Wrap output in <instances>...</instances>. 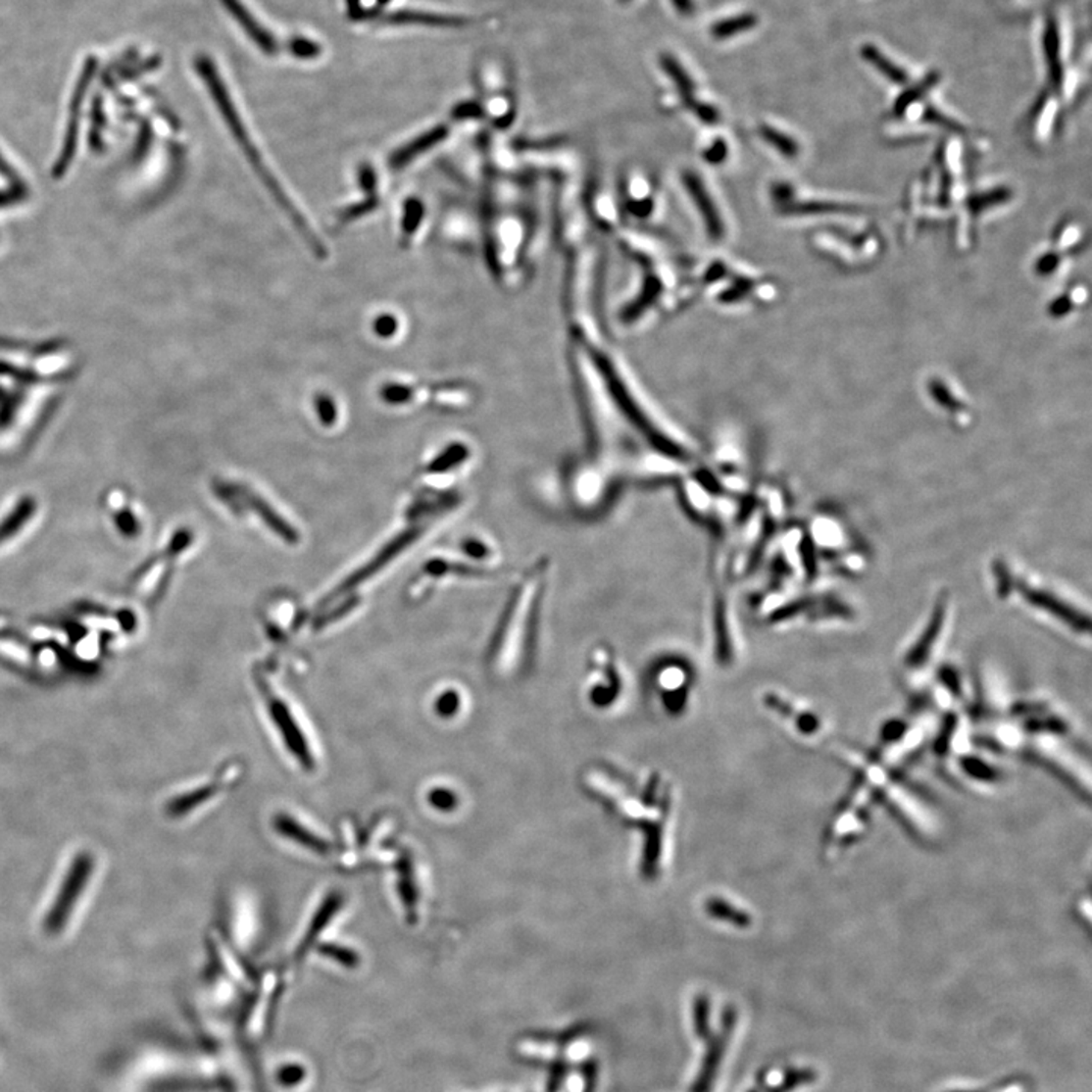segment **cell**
Segmentation results:
<instances>
[{
    "label": "cell",
    "mask_w": 1092,
    "mask_h": 1092,
    "mask_svg": "<svg viewBox=\"0 0 1092 1092\" xmlns=\"http://www.w3.org/2000/svg\"><path fill=\"white\" fill-rule=\"evenodd\" d=\"M550 575V560L539 559L523 571L513 590L500 630L496 633L495 661L512 665L525 659L536 630L537 615Z\"/></svg>",
    "instance_id": "6da1fadb"
},
{
    "label": "cell",
    "mask_w": 1092,
    "mask_h": 1092,
    "mask_svg": "<svg viewBox=\"0 0 1092 1092\" xmlns=\"http://www.w3.org/2000/svg\"><path fill=\"white\" fill-rule=\"evenodd\" d=\"M734 1024H736V1011L731 1008L725 1009L720 1032L715 1038H709L711 1042L706 1049L703 1066H701L700 1072H698L697 1079L690 1088V1092H712L720 1063H722L725 1050L728 1047V1041H730L731 1033H733Z\"/></svg>",
    "instance_id": "7a4b0ae2"
},
{
    "label": "cell",
    "mask_w": 1092,
    "mask_h": 1092,
    "mask_svg": "<svg viewBox=\"0 0 1092 1092\" xmlns=\"http://www.w3.org/2000/svg\"><path fill=\"white\" fill-rule=\"evenodd\" d=\"M592 667L597 668L604 675L603 684H595L590 689V701L593 706L598 708H607L612 706L618 697V690L620 692V673L615 662V656L612 651L607 647H598L593 650Z\"/></svg>",
    "instance_id": "3957f363"
},
{
    "label": "cell",
    "mask_w": 1092,
    "mask_h": 1092,
    "mask_svg": "<svg viewBox=\"0 0 1092 1092\" xmlns=\"http://www.w3.org/2000/svg\"><path fill=\"white\" fill-rule=\"evenodd\" d=\"M1042 47L1046 55L1050 85L1056 94H1061L1066 84V71H1064L1063 51H1061L1063 49L1061 29L1055 16L1047 18L1044 34H1042Z\"/></svg>",
    "instance_id": "277c9868"
},
{
    "label": "cell",
    "mask_w": 1092,
    "mask_h": 1092,
    "mask_svg": "<svg viewBox=\"0 0 1092 1092\" xmlns=\"http://www.w3.org/2000/svg\"><path fill=\"white\" fill-rule=\"evenodd\" d=\"M1022 595L1025 600L1029 601L1033 606L1039 609L1046 610L1053 617H1058L1064 622L1069 623L1075 630L1088 631L1089 620L1088 618L1083 617L1079 612H1075L1071 607L1067 606L1064 601L1059 598L1053 597L1052 593L1044 592V590L1030 589V587H1022Z\"/></svg>",
    "instance_id": "5b68a950"
},
{
    "label": "cell",
    "mask_w": 1092,
    "mask_h": 1092,
    "mask_svg": "<svg viewBox=\"0 0 1092 1092\" xmlns=\"http://www.w3.org/2000/svg\"><path fill=\"white\" fill-rule=\"evenodd\" d=\"M224 7L228 8L229 13L234 16L235 21L240 24V26L246 30V34L262 47L263 51L268 54H275L276 43L268 30L260 26L259 22L255 21L254 16L249 13L245 5L240 4V0H222Z\"/></svg>",
    "instance_id": "8992f818"
},
{
    "label": "cell",
    "mask_w": 1092,
    "mask_h": 1092,
    "mask_svg": "<svg viewBox=\"0 0 1092 1092\" xmlns=\"http://www.w3.org/2000/svg\"><path fill=\"white\" fill-rule=\"evenodd\" d=\"M939 81H941V74H939L938 71H931L922 77L921 81L917 82V84L912 85V87L906 88V90L898 96L897 101L894 102V107H892V115H894V118H905V116L908 115V111L911 110V107L922 101V99L939 84Z\"/></svg>",
    "instance_id": "52a82bcc"
},
{
    "label": "cell",
    "mask_w": 1092,
    "mask_h": 1092,
    "mask_svg": "<svg viewBox=\"0 0 1092 1092\" xmlns=\"http://www.w3.org/2000/svg\"><path fill=\"white\" fill-rule=\"evenodd\" d=\"M944 603H939L936 609L933 610V615H931L930 622H928L927 628H925V633L919 637L917 645H915L911 653H909L908 665L918 667V665L924 664V662L927 661L931 647H933L935 640L938 639L939 633H941L942 623H944Z\"/></svg>",
    "instance_id": "ba28073f"
},
{
    "label": "cell",
    "mask_w": 1092,
    "mask_h": 1092,
    "mask_svg": "<svg viewBox=\"0 0 1092 1092\" xmlns=\"http://www.w3.org/2000/svg\"><path fill=\"white\" fill-rule=\"evenodd\" d=\"M861 57L864 58L867 63L871 64L872 68L877 69L886 79L894 82V84H908V72L900 68V66H897L891 58L886 57L885 54H881L880 49L874 46V44H864V46L861 47Z\"/></svg>",
    "instance_id": "9c48e42d"
},
{
    "label": "cell",
    "mask_w": 1092,
    "mask_h": 1092,
    "mask_svg": "<svg viewBox=\"0 0 1092 1092\" xmlns=\"http://www.w3.org/2000/svg\"><path fill=\"white\" fill-rule=\"evenodd\" d=\"M1085 299L1086 288L1082 284L1069 285L1063 295L1053 299L1050 304V315L1055 319L1067 318V315L1079 310Z\"/></svg>",
    "instance_id": "30bf717a"
},
{
    "label": "cell",
    "mask_w": 1092,
    "mask_h": 1092,
    "mask_svg": "<svg viewBox=\"0 0 1092 1092\" xmlns=\"http://www.w3.org/2000/svg\"><path fill=\"white\" fill-rule=\"evenodd\" d=\"M706 912L711 915L712 918L728 921L736 927L744 928L751 924L750 915L739 911V909L734 908L733 905L720 897L712 898L706 903Z\"/></svg>",
    "instance_id": "8fae6325"
},
{
    "label": "cell",
    "mask_w": 1092,
    "mask_h": 1092,
    "mask_svg": "<svg viewBox=\"0 0 1092 1092\" xmlns=\"http://www.w3.org/2000/svg\"><path fill=\"white\" fill-rule=\"evenodd\" d=\"M758 16L754 14H742L736 18L725 19V21L715 24L712 27V35L718 40H724V38H731L733 35L742 34L747 30L753 29L758 25Z\"/></svg>",
    "instance_id": "7c38bea8"
},
{
    "label": "cell",
    "mask_w": 1092,
    "mask_h": 1092,
    "mask_svg": "<svg viewBox=\"0 0 1092 1092\" xmlns=\"http://www.w3.org/2000/svg\"><path fill=\"white\" fill-rule=\"evenodd\" d=\"M390 21L396 22V24H413V22H418V24H429L434 25V26H460V25L465 24L463 19L448 18V16H432V14L423 13H398L395 14L393 18H390Z\"/></svg>",
    "instance_id": "4fadbf2b"
},
{
    "label": "cell",
    "mask_w": 1092,
    "mask_h": 1092,
    "mask_svg": "<svg viewBox=\"0 0 1092 1092\" xmlns=\"http://www.w3.org/2000/svg\"><path fill=\"white\" fill-rule=\"evenodd\" d=\"M711 1005H709L708 997H698L695 1000L694 1008V1025L695 1033L698 1038L709 1039L711 1038V1022H709V1012H711Z\"/></svg>",
    "instance_id": "5bb4252c"
},
{
    "label": "cell",
    "mask_w": 1092,
    "mask_h": 1092,
    "mask_svg": "<svg viewBox=\"0 0 1092 1092\" xmlns=\"http://www.w3.org/2000/svg\"><path fill=\"white\" fill-rule=\"evenodd\" d=\"M567 1072V1064L562 1063V1061L554 1064L553 1068H551L550 1082H548V1092H557V1089H560V1086L564 1083Z\"/></svg>",
    "instance_id": "9a60e30c"
},
{
    "label": "cell",
    "mask_w": 1092,
    "mask_h": 1092,
    "mask_svg": "<svg viewBox=\"0 0 1092 1092\" xmlns=\"http://www.w3.org/2000/svg\"><path fill=\"white\" fill-rule=\"evenodd\" d=\"M597 1071H598L597 1064L593 1063V1061H589V1063L584 1064V1066H583V1075H584V1089H583V1092H593V1091H595V1088H597Z\"/></svg>",
    "instance_id": "2e32d148"
},
{
    "label": "cell",
    "mask_w": 1092,
    "mask_h": 1092,
    "mask_svg": "<svg viewBox=\"0 0 1092 1092\" xmlns=\"http://www.w3.org/2000/svg\"><path fill=\"white\" fill-rule=\"evenodd\" d=\"M673 7L681 11V14H694V2L692 0H670Z\"/></svg>",
    "instance_id": "e0dca14e"
},
{
    "label": "cell",
    "mask_w": 1092,
    "mask_h": 1092,
    "mask_svg": "<svg viewBox=\"0 0 1092 1092\" xmlns=\"http://www.w3.org/2000/svg\"><path fill=\"white\" fill-rule=\"evenodd\" d=\"M620 2H625V0H620Z\"/></svg>",
    "instance_id": "ac0fdd59"
}]
</instances>
